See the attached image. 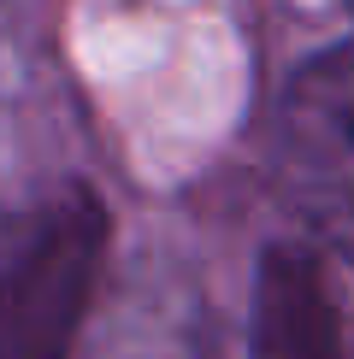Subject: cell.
<instances>
[{"instance_id":"obj_1","label":"cell","mask_w":354,"mask_h":359,"mask_svg":"<svg viewBox=\"0 0 354 359\" xmlns=\"http://www.w3.org/2000/svg\"><path fill=\"white\" fill-rule=\"evenodd\" d=\"M107 206L77 177L0 201V359H71L107 265Z\"/></svg>"},{"instance_id":"obj_3","label":"cell","mask_w":354,"mask_h":359,"mask_svg":"<svg viewBox=\"0 0 354 359\" xmlns=\"http://www.w3.org/2000/svg\"><path fill=\"white\" fill-rule=\"evenodd\" d=\"M248 359H354L343 301H336L313 248L301 242L266 248L260 277H254Z\"/></svg>"},{"instance_id":"obj_2","label":"cell","mask_w":354,"mask_h":359,"mask_svg":"<svg viewBox=\"0 0 354 359\" xmlns=\"http://www.w3.org/2000/svg\"><path fill=\"white\" fill-rule=\"evenodd\" d=\"M272 189L307 242L354 265V36L307 53L277 88Z\"/></svg>"}]
</instances>
